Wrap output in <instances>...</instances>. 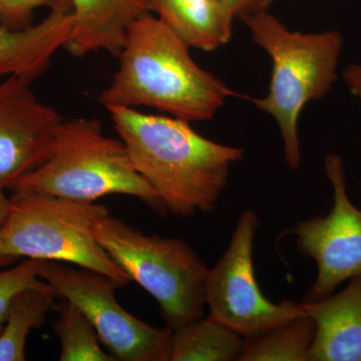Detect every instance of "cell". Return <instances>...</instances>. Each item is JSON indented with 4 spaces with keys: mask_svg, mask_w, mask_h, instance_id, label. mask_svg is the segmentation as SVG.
Wrapping results in <instances>:
<instances>
[{
    "mask_svg": "<svg viewBox=\"0 0 361 361\" xmlns=\"http://www.w3.org/2000/svg\"><path fill=\"white\" fill-rule=\"evenodd\" d=\"M108 111L135 171L166 211L180 218L212 212L243 149L206 139L180 118L123 106Z\"/></svg>",
    "mask_w": 361,
    "mask_h": 361,
    "instance_id": "cell-1",
    "label": "cell"
},
{
    "mask_svg": "<svg viewBox=\"0 0 361 361\" xmlns=\"http://www.w3.org/2000/svg\"><path fill=\"white\" fill-rule=\"evenodd\" d=\"M190 47L163 21L146 13L130 26L113 82L99 97L113 106H149L187 122L216 116L237 96L192 58Z\"/></svg>",
    "mask_w": 361,
    "mask_h": 361,
    "instance_id": "cell-2",
    "label": "cell"
},
{
    "mask_svg": "<svg viewBox=\"0 0 361 361\" xmlns=\"http://www.w3.org/2000/svg\"><path fill=\"white\" fill-rule=\"evenodd\" d=\"M242 20L254 42L272 61L267 96L251 102L276 121L283 140L285 160L289 167L297 170L301 164L298 132L301 111L310 102L322 99L331 90L337 78L343 37L334 30L291 32L267 11Z\"/></svg>",
    "mask_w": 361,
    "mask_h": 361,
    "instance_id": "cell-3",
    "label": "cell"
},
{
    "mask_svg": "<svg viewBox=\"0 0 361 361\" xmlns=\"http://www.w3.org/2000/svg\"><path fill=\"white\" fill-rule=\"evenodd\" d=\"M8 192L87 202L127 195L165 210L158 195L135 171L122 140L106 137L96 118L61 121L47 158L14 180Z\"/></svg>",
    "mask_w": 361,
    "mask_h": 361,
    "instance_id": "cell-4",
    "label": "cell"
},
{
    "mask_svg": "<svg viewBox=\"0 0 361 361\" xmlns=\"http://www.w3.org/2000/svg\"><path fill=\"white\" fill-rule=\"evenodd\" d=\"M94 233L130 281L154 297L168 327L204 317L209 268L187 242L146 234L110 212L97 221Z\"/></svg>",
    "mask_w": 361,
    "mask_h": 361,
    "instance_id": "cell-5",
    "label": "cell"
},
{
    "mask_svg": "<svg viewBox=\"0 0 361 361\" xmlns=\"http://www.w3.org/2000/svg\"><path fill=\"white\" fill-rule=\"evenodd\" d=\"M108 213L96 202L13 192L11 208L0 226L2 244L13 257L71 263L103 273L125 287L130 277L94 236V224Z\"/></svg>",
    "mask_w": 361,
    "mask_h": 361,
    "instance_id": "cell-6",
    "label": "cell"
},
{
    "mask_svg": "<svg viewBox=\"0 0 361 361\" xmlns=\"http://www.w3.org/2000/svg\"><path fill=\"white\" fill-rule=\"evenodd\" d=\"M260 226L252 209L242 212L229 246L208 269L205 282L209 315L243 337L256 336L305 315L301 302L268 300L256 279L254 240Z\"/></svg>",
    "mask_w": 361,
    "mask_h": 361,
    "instance_id": "cell-7",
    "label": "cell"
},
{
    "mask_svg": "<svg viewBox=\"0 0 361 361\" xmlns=\"http://www.w3.org/2000/svg\"><path fill=\"white\" fill-rule=\"evenodd\" d=\"M40 278L85 313L116 361H169L173 330L152 326L128 312L116 298L123 286L113 278L56 261H44Z\"/></svg>",
    "mask_w": 361,
    "mask_h": 361,
    "instance_id": "cell-8",
    "label": "cell"
},
{
    "mask_svg": "<svg viewBox=\"0 0 361 361\" xmlns=\"http://www.w3.org/2000/svg\"><path fill=\"white\" fill-rule=\"evenodd\" d=\"M334 188V207L327 216L299 221L294 228L299 253L314 259L318 273L303 301L322 300L346 280L361 275V210L350 200L341 156L324 161Z\"/></svg>",
    "mask_w": 361,
    "mask_h": 361,
    "instance_id": "cell-9",
    "label": "cell"
},
{
    "mask_svg": "<svg viewBox=\"0 0 361 361\" xmlns=\"http://www.w3.org/2000/svg\"><path fill=\"white\" fill-rule=\"evenodd\" d=\"M35 78L9 77L0 82V226L9 208V187L47 158L63 120L37 99Z\"/></svg>",
    "mask_w": 361,
    "mask_h": 361,
    "instance_id": "cell-10",
    "label": "cell"
},
{
    "mask_svg": "<svg viewBox=\"0 0 361 361\" xmlns=\"http://www.w3.org/2000/svg\"><path fill=\"white\" fill-rule=\"evenodd\" d=\"M301 305L315 324L307 361H361V275L338 293Z\"/></svg>",
    "mask_w": 361,
    "mask_h": 361,
    "instance_id": "cell-11",
    "label": "cell"
},
{
    "mask_svg": "<svg viewBox=\"0 0 361 361\" xmlns=\"http://www.w3.org/2000/svg\"><path fill=\"white\" fill-rule=\"evenodd\" d=\"M73 26V13L66 9H52L39 25L23 30L0 23V80L14 75L39 78L68 44Z\"/></svg>",
    "mask_w": 361,
    "mask_h": 361,
    "instance_id": "cell-12",
    "label": "cell"
},
{
    "mask_svg": "<svg viewBox=\"0 0 361 361\" xmlns=\"http://www.w3.org/2000/svg\"><path fill=\"white\" fill-rule=\"evenodd\" d=\"M73 32L66 44L78 58L106 51L118 58L130 26L149 13L144 0H71Z\"/></svg>",
    "mask_w": 361,
    "mask_h": 361,
    "instance_id": "cell-13",
    "label": "cell"
},
{
    "mask_svg": "<svg viewBox=\"0 0 361 361\" xmlns=\"http://www.w3.org/2000/svg\"><path fill=\"white\" fill-rule=\"evenodd\" d=\"M190 47L212 51L228 44L234 16L219 0H144Z\"/></svg>",
    "mask_w": 361,
    "mask_h": 361,
    "instance_id": "cell-14",
    "label": "cell"
},
{
    "mask_svg": "<svg viewBox=\"0 0 361 361\" xmlns=\"http://www.w3.org/2000/svg\"><path fill=\"white\" fill-rule=\"evenodd\" d=\"M245 338L211 317L199 318L172 331L169 361H235Z\"/></svg>",
    "mask_w": 361,
    "mask_h": 361,
    "instance_id": "cell-15",
    "label": "cell"
},
{
    "mask_svg": "<svg viewBox=\"0 0 361 361\" xmlns=\"http://www.w3.org/2000/svg\"><path fill=\"white\" fill-rule=\"evenodd\" d=\"M58 294L49 286L30 287L14 297L0 330V361H25L26 342L56 307Z\"/></svg>",
    "mask_w": 361,
    "mask_h": 361,
    "instance_id": "cell-16",
    "label": "cell"
},
{
    "mask_svg": "<svg viewBox=\"0 0 361 361\" xmlns=\"http://www.w3.org/2000/svg\"><path fill=\"white\" fill-rule=\"evenodd\" d=\"M314 322L304 315L290 322L244 337L239 361H307L314 337Z\"/></svg>",
    "mask_w": 361,
    "mask_h": 361,
    "instance_id": "cell-17",
    "label": "cell"
},
{
    "mask_svg": "<svg viewBox=\"0 0 361 361\" xmlns=\"http://www.w3.org/2000/svg\"><path fill=\"white\" fill-rule=\"evenodd\" d=\"M59 318L54 329L61 342V361H116L104 350L94 325L70 301L56 304Z\"/></svg>",
    "mask_w": 361,
    "mask_h": 361,
    "instance_id": "cell-18",
    "label": "cell"
},
{
    "mask_svg": "<svg viewBox=\"0 0 361 361\" xmlns=\"http://www.w3.org/2000/svg\"><path fill=\"white\" fill-rule=\"evenodd\" d=\"M44 260L26 258L9 269L0 268V330L6 322L9 306L14 297L30 287L44 286L47 282L40 278Z\"/></svg>",
    "mask_w": 361,
    "mask_h": 361,
    "instance_id": "cell-19",
    "label": "cell"
},
{
    "mask_svg": "<svg viewBox=\"0 0 361 361\" xmlns=\"http://www.w3.org/2000/svg\"><path fill=\"white\" fill-rule=\"evenodd\" d=\"M71 11V0H0V23L11 30H23L32 25L35 13L39 7Z\"/></svg>",
    "mask_w": 361,
    "mask_h": 361,
    "instance_id": "cell-20",
    "label": "cell"
},
{
    "mask_svg": "<svg viewBox=\"0 0 361 361\" xmlns=\"http://www.w3.org/2000/svg\"><path fill=\"white\" fill-rule=\"evenodd\" d=\"M234 18H244L257 11H266L274 0H219Z\"/></svg>",
    "mask_w": 361,
    "mask_h": 361,
    "instance_id": "cell-21",
    "label": "cell"
},
{
    "mask_svg": "<svg viewBox=\"0 0 361 361\" xmlns=\"http://www.w3.org/2000/svg\"><path fill=\"white\" fill-rule=\"evenodd\" d=\"M343 78L350 92L361 102V66H349L343 71Z\"/></svg>",
    "mask_w": 361,
    "mask_h": 361,
    "instance_id": "cell-22",
    "label": "cell"
},
{
    "mask_svg": "<svg viewBox=\"0 0 361 361\" xmlns=\"http://www.w3.org/2000/svg\"><path fill=\"white\" fill-rule=\"evenodd\" d=\"M18 259L9 255L4 249L2 244L1 235H0V268H6L7 266L13 264Z\"/></svg>",
    "mask_w": 361,
    "mask_h": 361,
    "instance_id": "cell-23",
    "label": "cell"
}]
</instances>
